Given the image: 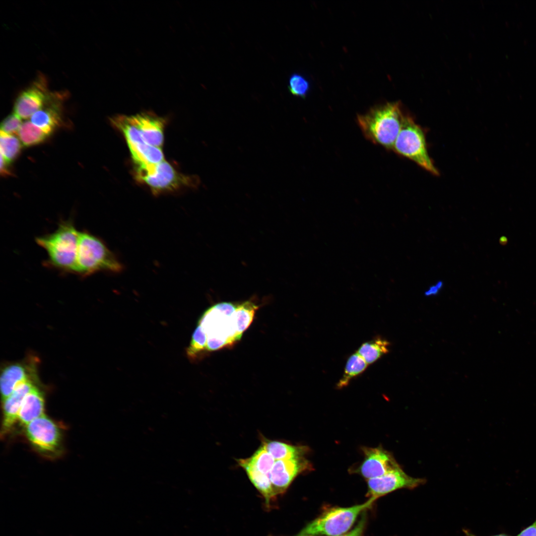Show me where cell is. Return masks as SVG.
Segmentation results:
<instances>
[{
	"label": "cell",
	"mask_w": 536,
	"mask_h": 536,
	"mask_svg": "<svg viewBox=\"0 0 536 536\" xmlns=\"http://www.w3.org/2000/svg\"><path fill=\"white\" fill-rule=\"evenodd\" d=\"M131 123L139 131L143 140L151 145L161 148L164 139L165 120L151 112L129 116Z\"/></svg>",
	"instance_id": "13"
},
{
	"label": "cell",
	"mask_w": 536,
	"mask_h": 536,
	"mask_svg": "<svg viewBox=\"0 0 536 536\" xmlns=\"http://www.w3.org/2000/svg\"><path fill=\"white\" fill-rule=\"evenodd\" d=\"M405 115L398 103H388L358 115L357 121L365 137L373 143L393 149Z\"/></svg>",
	"instance_id": "2"
},
{
	"label": "cell",
	"mask_w": 536,
	"mask_h": 536,
	"mask_svg": "<svg viewBox=\"0 0 536 536\" xmlns=\"http://www.w3.org/2000/svg\"><path fill=\"white\" fill-rule=\"evenodd\" d=\"M389 344L387 340L381 337H376L363 343L357 352L368 365L371 364L389 352Z\"/></svg>",
	"instance_id": "19"
},
{
	"label": "cell",
	"mask_w": 536,
	"mask_h": 536,
	"mask_svg": "<svg viewBox=\"0 0 536 536\" xmlns=\"http://www.w3.org/2000/svg\"><path fill=\"white\" fill-rule=\"evenodd\" d=\"M463 532L465 534L466 536H476V535H475L473 534H472V533H471L470 531H468L467 530H466V529L463 530ZM491 536H509V535H508L507 534H500L495 535Z\"/></svg>",
	"instance_id": "30"
},
{
	"label": "cell",
	"mask_w": 536,
	"mask_h": 536,
	"mask_svg": "<svg viewBox=\"0 0 536 536\" xmlns=\"http://www.w3.org/2000/svg\"><path fill=\"white\" fill-rule=\"evenodd\" d=\"M36 377L35 368L31 364L14 363L5 366L0 378L2 400L9 396L19 383Z\"/></svg>",
	"instance_id": "16"
},
{
	"label": "cell",
	"mask_w": 536,
	"mask_h": 536,
	"mask_svg": "<svg viewBox=\"0 0 536 536\" xmlns=\"http://www.w3.org/2000/svg\"><path fill=\"white\" fill-rule=\"evenodd\" d=\"M64 95L53 92L45 105L31 117V122L49 136L62 123V103Z\"/></svg>",
	"instance_id": "14"
},
{
	"label": "cell",
	"mask_w": 536,
	"mask_h": 536,
	"mask_svg": "<svg viewBox=\"0 0 536 536\" xmlns=\"http://www.w3.org/2000/svg\"><path fill=\"white\" fill-rule=\"evenodd\" d=\"M18 134L21 142L27 147L42 143L49 136L41 129L28 121L22 124Z\"/></svg>",
	"instance_id": "22"
},
{
	"label": "cell",
	"mask_w": 536,
	"mask_h": 536,
	"mask_svg": "<svg viewBox=\"0 0 536 536\" xmlns=\"http://www.w3.org/2000/svg\"><path fill=\"white\" fill-rule=\"evenodd\" d=\"M122 265L98 238L86 231L79 232L75 272L88 275L99 271L120 272Z\"/></svg>",
	"instance_id": "4"
},
{
	"label": "cell",
	"mask_w": 536,
	"mask_h": 536,
	"mask_svg": "<svg viewBox=\"0 0 536 536\" xmlns=\"http://www.w3.org/2000/svg\"><path fill=\"white\" fill-rule=\"evenodd\" d=\"M289 91L293 95L304 98L310 89L308 81L299 73H293L289 79Z\"/></svg>",
	"instance_id": "24"
},
{
	"label": "cell",
	"mask_w": 536,
	"mask_h": 536,
	"mask_svg": "<svg viewBox=\"0 0 536 536\" xmlns=\"http://www.w3.org/2000/svg\"><path fill=\"white\" fill-rule=\"evenodd\" d=\"M0 154L10 163L19 155L21 145L20 140L15 135L0 132Z\"/></svg>",
	"instance_id": "23"
},
{
	"label": "cell",
	"mask_w": 536,
	"mask_h": 536,
	"mask_svg": "<svg viewBox=\"0 0 536 536\" xmlns=\"http://www.w3.org/2000/svg\"><path fill=\"white\" fill-rule=\"evenodd\" d=\"M311 469L312 465L305 457L289 460H275L268 474L275 495L284 493L298 475Z\"/></svg>",
	"instance_id": "11"
},
{
	"label": "cell",
	"mask_w": 536,
	"mask_h": 536,
	"mask_svg": "<svg viewBox=\"0 0 536 536\" xmlns=\"http://www.w3.org/2000/svg\"><path fill=\"white\" fill-rule=\"evenodd\" d=\"M9 162H7L2 155L0 154V173L1 175L5 176L10 174L8 169Z\"/></svg>",
	"instance_id": "28"
},
{
	"label": "cell",
	"mask_w": 536,
	"mask_h": 536,
	"mask_svg": "<svg viewBox=\"0 0 536 536\" xmlns=\"http://www.w3.org/2000/svg\"><path fill=\"white\" fill-rule=\"evenodd\" d=\"M259 306L253 301L222 302L208 308L198 322L187 350L191 359L238 342L253 321Z\"/></svg>",
	"instance_id": "1"
},
{
	"label": "cell",
	"mask_w": 536,
	"mask_h": 536,
	"mask_svg": "<svg viewBox=\"0 0 536 536\" xmlns=\"http://www.w3.org/2000/svg\"><path fill=\"white\" fill-rule=\"evenodd\" d=\"M27 439L39 452L55 455L61 448L62 436L58 426L45 414L25 426Z\"/></svg>",
	"instance_id": "8"
},
{
	"label": "cell",
	"mask_w": 536,
	"mask_h": 536,
	"mask_svg": "<svg viewBox=\"0 0 536 536\" xmlns=\"http://www.w3.org/2000/svg\"><path fill=\"white\" fill-rule=\"evenodd\" d=\"M376 500L373 498L349 507L329 509L309 523L298 534L312 536H338L346 533L357 517L370 508Z\"/></svg>",
	"instance_id": "5"
},
{
	"label": "cell",
	"mask_w": 536,
	"mask_h": 536,
	"mask_svg": "<svg viewBox=\"0 0 536 536\" xmlns=\"http://www.w3.org/2000/svg\"><path fill=\"white\" fill-rule=\"evenodd\" d=\"M442 286V281H438L435 285L430 287L428 290L425 292V295L426 296H430L431 295L436 294L441 288Z\"/></svg>",
	"instance_id": "29"
},
{
	"label": "cell",
	"mask_w": 536,
	"mask_h": 536,
	"mask_svg": "<svg viewBox=\"0 0 536 536\" xmlns=\"http://www.w3.org/2000/svg\"><path fill=\"white\" fill-rule=\"evenodd\" d=\"M238 465L245 470L251 482L268 504L270 500L276 496L269 477L249 466L245 464Z\"/></svg>",
	"instance_id": "20"
},
{
	"label": "cell",
	"mask_w": 536,
	"mask_h": 536,
	"mask_svg": "<svg viewBox=\"0 0 536 536\" xmlns=\"http://www.w3.org/2000/svg\"><path fill=\"white\" fill-rule=\"evenodd\" d=\"M36 379H30L19 383L12 393L2 400L3 420L1 434L4 435L17 420L21 405L26 395L36 386Z\"/></svg>",
	"instance_id": "15"
},
{
	"label": "cell",
	"mask_w": 536,
	"mask_h": 536,
	"mask_svg": "<svg viewBox=\"0 0 536 536\" xmlns=\"http://www.w3.org/2000/svg\"><path fill=\"white\" fill-rule=\"evenodd\" d=\"M517 536H536V520L522 530Z\"/></svg>",
	"instance_id": "27"
},
{
	"label": "cell",
	"mask_w": 536,
	"mask_h": 536,
	"mask_svg": "<svg viewBox=\"0 0 536 536\" xmlns=\"http://www.w3.org/2000/svg\"><path fill=\"white\" fill-rule=\"evenodd\" d=\"M364 460L354 472L367 480L382 476L399 467L392 454L382 447L362 448Z\"/></svg>",
	"instance_id": "12"
},
{
	"label": "cell",
	"mask_w": 536,
	"mask_h": 536,
	"mask_svg": "<svg viewBox=\"0 0 536 536\" xmlns=\"http://www.w3.org/2000/svg\"><path fill=\"white\" fill-rule=\"evenodd\" d=\"M136 179L148 187L155 195L183 187L197 186L199 179L180 173L167 161L134 167Z\"/></svg>",
	"instance_id": "6"
},
{
	"label": "cell",
	"mask_w": 536,
	"mask_h": 536,
	"mask_svg": "<svg viewBox=\"0 0 536 536\" xmlns=\"http://www.w3.org/2000/svg\"><path fill=\"white\" fill-rule=\"evenodd\" d=\"M309 536V535H298V536Z\"/></svg>",
	"instance_id": "31"
},
{
	"label": "cell",
	"mask_w": 536,
	"mask_h": 536,
	"mask_svg": "<svg viewBox=\"0 0 536 536\" xmlns=\"http://www.w3.org/2000/svg\"><path fill=\"white\" fill-rule=\"evenodd\" d=\"M78 239L79 231L67 220L60 223L53 233L37 237L36 241L47 252L52 266L75 272Z\"/></svg>",
	"instance_id": "3"
},
{
	"label": "cell",
	"mask_w": 536,
	"mask_h": 536,
	"mask_svg": "<svg viewBox=\"0 0 536 536\" xmlns=\"http://www.w3.org/2000/svg\"><path fill=\"white\" fill-rule=\"evenodd\" d=\"M22 124L21 118L13 113L7 116L2 121L0 132L9 134H15L18 132Z\"/></svg>",
	"instance_id": "25"
},
{
	"label": "cell",
	"mask_w": 536,
	"mask_h": 536,
	"mask_svg": "<svg viewBox=\"0 0 536 536\" xmlns=\"http://www.w3.org/2000/svg\"><path fill=\"white\" fill-rule=\"evenodd\" d=\"M261 444L275 460H289L305 457L309 449L305 446L294 445L285 442L269 440L261 436Z\"/></svg>",
	"instance_id": "18"
},
{
	"label": "cell",
	"mask_w": 536,
	"mask_h": 536,
	"mask_svg": "<svg viewBox=\"0 0 536 536\" xmlns=\"http://www.w3.org/2000/svg\"><path fill=\"white\" fill-rule=\"evenodd\" d=\"M52 93L48 90L46 79L39 75L18 96L13 106L14 113L21 119L31 117L45 105Z\"/></svg>",
	"instance_id": "10"
},
{
	"label": "cell",
	"mask_w": 536,
	"mask_h": 536,
	"mask_svg": "<svg viewBox=\"0 0 536 536\" xmlns=\"http://www.w3.org/2000/svg\"><path fill=\"white\" fill-rule=\"evenodd\" d=\"M366 519L365 514H363L359 521L355 527L349 532L338 536H363L365 528Z\"/></svg>",
	"instance_id": "26"
},
{
	"label": "cell",
	"mask_w": 536,
	"mask_h": 536,
	"mask_svg": "<svg viewBox=\"0 0 536 536\" xmlns=\"http://www.w3.org/2000/svg\"><path fill=\"white\" fill-rule=\"evenodd\" d=\"M426 480L407 474L400 467L386 474L367 480V494L376 500L400 489H413L425 483Z\"/></svg>",
	"instance_id": "9"
},
{
	"label": "cell",
	"mask_w": 536,
	"mask_h": 536,
	"mask_svg": "<svg viewBox=\"0 0 536 536\" xmlns=\"http://www.w3.org/2000/svg\"><path fill=\"white\" fill-rule=\"evenodd\" d=\"M393 149L430 173L439 174L428 153L424 131L411 117L404 116Z\"/></svg>",
	"instance_id": "7"
},
{
	"label": "cell",
	"mask_w": 536,
	"mask_h": 536,
	"mask_svg": "<svg viewBox=\"0 0 536 536\" xmlns=\"http://www.w3.org/2000/svg\"><path fill=\"white\" fill-rule=\"evenodd\" d=\"M44 402L43 393L35 386L24 398L18 412L17 420L26 426L44 415Z\"/></svg>",
	"instance_id": "17"
},
{
	"label": "cell",
	"mask_w": 536,
	"mask_h": 536,
	"mask_svg": "<svg viewBox=\"0 0 536 536\" xmlns=\"http://www.w3.org/2000/svg\"><path fill=\"white\" fill-rule=\"evenodd\" d=\"M367 366V363L357 352L351 354L346 361L343 374L337 383V388H342L348 385L352 379L362 373Z\"/></svg>",
	"instance_id": "21"
}]
</instances>
